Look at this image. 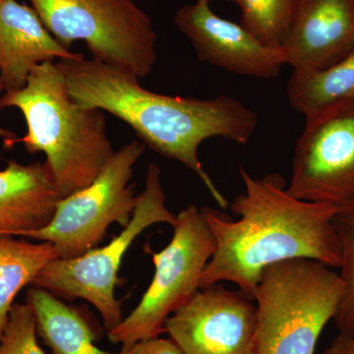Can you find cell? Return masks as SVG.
Instances as JSON below:
<instances>
[{"instance_id":"cell-14","label":"cell","mask_w":354,"mask_h":354,"mask_svg":"<svg viewBox=\"0 0 354 354\" xmlns=\"http://www.w3.org/2000/svg\"><path fill=\"white\" fill-rule=\"evenodd\" d=\"M62 199L44 162H12L0 171V235L46 227Z\"/></svg>"},{"instance_id":"cell-13","label":"cell","mask_w":354,"mask_h":354,"mask_svg":"<svg viewBox=\"0 0 354 354\" xmlns=\"http://www.w3.org/2000/svg\"><path fill=\"white\" fill-rule=\"evenodd\" d=\"M82 57L58 43L32 7L18 0H0V80L4 92L24 87L37 65Z\"/></svg>"},{"instance_id":"cell-19","label":"cell","mask_w":354,"mask_h":354,"mask_svg":"<svg viewBox=\"0 0 354 354\" xmlns=\"http://www.w3.org/2000/svg\"><path fill=\"white\" fill-rule=\"evenodd\" d=\"M342 249V297L334 320L342 335L354 337V202L339 209L333 220Z\"/></svg>"},{"instance_id":"cell-8","label":"cell","mask_w":354,"mask_h":354,"mask_svg":"<svg viewBox=\"0 0 354 354\" xmlns=\"http://www.w3.org/2000/svg\"><path fill=\"white\" fill-rule=\"evenodd\" d=\"M144 148V144L132 141L115 151L90 185L57 202L46 227L20 237L50 242L60 259L79 257L97 248L109 225L118 223L124 227L131 220L138 196L130 179Z\"/></svg>"},{"instance_id":"cell-4","label":"cell","mask_w":354,"mask_h":354,"mask_svg":"<svg viewBox=\"0 0 354 354\" xmlns=\"http://www.w3.org/2000/svg\"><path fill=\"white\" fill-rule=\"evenodd\" d=\"M344 286L333 268L308 258L266 268L254 291L257 354H314L335 318Z\"/></svg>"},{"instance_id":"cell-3","label":"cell","mask_w":354,"mask_h":354,"mask_svg":"<svg viewBox=\"0 0 354 354\" xmlns=\"http://www.w3.org/2000/svg\"><path fill=\"white\" fill-rule=\"evenodd\" d=\"M19 109L27 133L16 140L31 153H44L60 198L90 185L113 150L104 111L77 104L53 62L32 68L24 87L0 97V109Z\"/></svg>"},{"instance_id":"cell-10","label":"cell","mask_w":354,"mask_h":354,"mask_svg":"<svg viewBox=\"0 0 354 354\" xmlns=\"http://www.w3.org/2000/svg\"><path fill=\"white\" fill-rule=\"evenodd\" d=\"M165 332L184 354H257V309L241 291L216 283L174 312Z\"/></svg>"},{"instance_id":"cell-7","label":"cell","mask_w":354,"mask_h":354,"mask_svg":"<svg viewBox=\"0 0 354 354\" xmlns=\"http://www.w3.org/2000/svg\"><path fill=\"white\" fill-rule=\"evenodd\" d=\"M160 169L151 162L147 169L145 187L137 198L131 220L122 232L101 248L72 259L53 260L44 268L32 285L51 293L82 298L100 312L104 329L111 330L123 320L120 302L114 291L123 257L133 241L156 223L174 227L177 216L165 203Z\"/></svg>"},{"instance_id":"cell-1","label":"cell","mask_w":354,"mask_h":354,"mask_svg":"<svg viewBox=\"0 0 354 354\" xmlns=\"http://www.w3.org/2000/svg\"><path fill=\"white\" fill-rule=\"evenodd\" d=\"M241 176L245 190L230 205L239 220L201 209L216 250L200 288L230 281L253 300L263 271L281 261L308 258L339 269L341 243L333 223L339 208L291 196L279 174L255 178L241 167Z\"/></svg>"},{"instance_id":"cell-12","label":"cell","mask_w":354,"mask_h":354,"mask_svg":"<svg viewBox=\"0 0 354 354\" xmlns=\"http://www.w3.org/2000/svg\"><path fill=\"white\" fill-rule=\"evenodd\" d=\"M281 48L297 73L335 64L354 48V0H295Z\"/></svg>"},{"instance_id":"cell-21","label":"cell","mask_w":354,"mask_h":354,"mask_svg":"<svg viewBox=\"0 0 354 354\" xmlns=\"http://www.w3.org/2000/svg\"><path fill=\"white\" fill-rule=\"evenodd\" d=\"M122 354H184L181 348L169 339L156 337L136 342L131 348H121Z\"/></svg>"},{"instance_id":"cell-22","label":"cell","mask_w":354,"mask_h":354,"mask_svg":"<svg viewBox=\"0 0 354 354\" xmlns=\"http://www.w3.org/2000/svg\"><path fill=\"white\" fill-rule=\"evenodd\" d=\"M321 354H354V337L339 333Z\"/></svg>"},{"instance_id":"cell-17","label":"cell","mask_w":354,"mask_h":354,"mask_svg":"<svg viewBox=\"0 0 354 354\" xmlns=\"http://www.w3.org/2000/svg\"><path fill=\"white\" fill-rule=\"evenodd\" d=\"M354 95V48L328 68L293 72L288 83L290 106L304 116Z\"/></svg>"},{"instance_id":"cell-6","label":"cell","mask_w":354,"mask_h":354,"mask_svg":"<svg viewBox=\"0 0 354 354\" xmlns=\"http://www.w3.org/2000/svg\"><path fill=\"white\" fill-rule=\"evenodd\" d=\"M169 245L153 252L155 274L139 304L109 330V341L123 349L158 337L167 319L198 292L203 272L216 250V242L195 205L179 212Z\"/></svg>"},{"instance_id":"cell-5","label":"cell","mask_w":354,"mask_h":354,"mask_svg":"<svg viewBox=\"0 0 354 354\" xmlns=\"http://www.w3.org/2000/svg\"><path fill=\"white\" fill-rule=\"evenodd\" d=\"M48 32L66 50L84 41L93 59L139 79L157 62L152 20L134 0H30Z\"/></svg>"},{"instance_id":"cell-24","label":"cell","mask_w":354,"mask_h":354,"mask_svg":"<svg viewBox=\"0 0 354 354\" xmlns=\"http://www.w3.org/2000/svg\"><path fill=\"white\" fill-rule=\"evenodd\" d=\"M228 1H234V0H228Z\"/></svg>"},{"instance_id":"cell-15","label":"cell","mask_w":354,"mask_h":354,"mask_svg":"<svg viewBox=\"0 0 354 354\" xmlns=\"http://www.w3.org/2000/svg\"><path fill=\"white\" fill-rule=\"evenodd\" d=\"M26 304L31 307L38 335L51 354H122L95 346V330L85 317L50 291L34 286L28 291Z\"/></svg>"},{"instance_id":"cell-16","label":"cell","mask_w":354,"mask_h":354,"mask_svg":"<svg viewBox=\"0 0 354 354\" xmlns=\"http://www.w3.org/2000/svg\"><path fill=\"white\" fill-rule=\"evenodd\" d=\"M57 258L50 242L32 243L0 235V342L18 293L34 283L44 268Z\"/></svg>"},{"instance_id":"cell-23","label":"cell","mask_w":354,"mask_h":354,"mask_svg":"<svg viewBox=\"0 0 354 354\" xmlns=\"http://www.w3.org/2000/svg\"><path fill=\"white\" fill-rule=\"evenodd\" d=\"M2 92H4V86L2 81L0 80V94H1ZM0 138L4 140V143H6V147H12L15 145L16 140L18 139L15 133L9 131V130L1 127H0Z\"/></svg>"},{"instance_id":"cell-2","label":"cell","mask_w":354,"mask_h":354,"mask_svg":"<svg viewBox=\"0 0 354 354\" xmlns=\"http://www.w3.org/2000/svg\"><path fill=\"white\" fill-rule=\"evenodd\" d=\"M57 64L77 104L120 118L145 145L195 172L221 208H227V199L203 169L198 150L213 137L245 145L259 120L255 111L227 95L201 100L158 94L142 87L129 72L84 55Z\"/></svg>"},{"instance_id":"cell-18","label":"cell","mask_w":354,"mask_h":354,"mask_svg":"<svg viewBox=\"0 0 354 354\" xmlns=\"http://www.w3.org/2000/svg\"><path fill=\"white\" fill-rule=\"evenodd\" d=\"M241 9V26L261 43L281 48L290 28L295 0H234Z\"/></svg>"},{"instance_id":"cell-9","label":"cell","mask_w":354,"mask_h":354,"mask_svg":"<svg viewBox=\"0 0 354 354\" xmlns=\"http://www.w3.org/2000/svg\"><path fill=\"white\" fill-rule=\"evenodd\" d=\"M286 190L304 201L354 202V95L305 116Z\"/></svg>"},{"instance_id":"cell-20","label":"cell","mask_w":354,"mask_h":354,"mask_svg":"<svg viewBox=\"0 0 354 354\" xmlns=\"http://www.w3.org/2000/svg\"><path fill=\"white\" fill-rule=\"evenodd\" d=\"M37 335L31 307L27 304L14 305L0 342V354H44Z\"/></svg>"},{"instance_id":"cell-11","label":"cell","mask_w":354,"mask_h":354,"mask_svg":"<svg viewBox=\"0 0 354 354\" xmlns=\"http://www.w3.org/2000/svg\"><path fill=\"white\" fill-rule=\"evenodd\" d=\"M174 23L189 39L198 59L225 71L272 79L286 64L281 48L266 46L241 24L216 15L209 0H198L180 7Z\"/></svg>"}]
</instances>
